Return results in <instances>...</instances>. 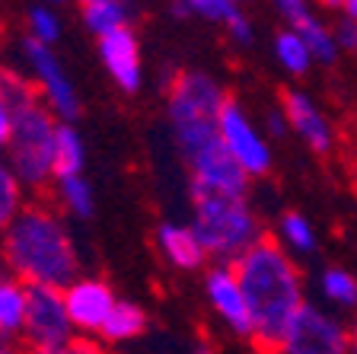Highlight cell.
<instances>
[{"label":"cell","mask_w":357,"mask_h":354,"mask_svg":"<svg viewBox=\"0 0 357 354\" xmlns=\"http://www.w3.org/2000/svg\"><path fill=\"white\" fill-rule=\"evenodd\" d=\"M233 272H236L245 307H249L255 351L278 354L290 323L306 307L303 274H300L297 258L278 239L265 236L233 262Z\"/></svg>","instance_id":"obj_1"},{"label":"cell","mask_w":357,"mask_h":354,"mask_svg":"<svg viewBox=\"0 0 357 354\" xmlns=\"http://www.w3.org/2000/svg\"><path fill=\"white\" fill-rule=\"evenodd\" d=\"M0 265L26 288L64 290L80 278V252L61 214L45 201H29L0 236Z\"/></svg>","instance_id":"obj_2"},{"label":"cell","mask_w":357,"mask_h":354,"mask_svg":"<svg viewBox=\"0 0 357 354\" xmlns=\"http://www.w3.org/2000/svg\"><path fill=\"white\" fill-rule=\"evenodd\" d=\"M230 93L208 71H178L166 87V118L178 154L192 160L217 140V121Z\"/></svg>","instance_id":"obj_3"},{"label":"cell","mask_w":357,"mask_h":354,"mask_svg":"<svg viewBox=\"0 0 357 354\" xmlns=\"http://www.w3.org/2000/svg\"><path fill=\"white\" fill-rule=\"evenodd\" d=\"M192 230L214 265H233L259 239H265L249 198L227 195H192Z\"/></svg>","instance_id":"obj_4"},{"label":"cell","mask_w":357,"mask_h":354,"mask_svg":"<svg viewBox=\"0 0 357 354\" xmlns=\"http://www.w3.org/2000/svg\"><path fill=\"white\" fill-rule=\"evenodd\" d=\"M58 125L61 121L42 99H32L13 112V131L3 150V163L13 170L26 192H48L54 185Z\"/></svg>","instance_id":"obj_5"},{"label":"cell","mask_w":357,"mask_h":354,"mask_svg":"<svg viewBox=\"0 0 357 354\" xmlns=\"http://www.w3.org/2000/svg\"><path fill=\"white\" fill-rule=\"evenodd\" d=\"M217 138L227 147V154L239 163V170L249 179H259L271 172V163H275V154H271V140L265 138L255 118L245 112V105L239 99H227L220 112V121H217Z\"/></svg>","instance_id":"obj_6"},{"label":"cell","mask_w":357,"mask_h":354,"mask_svg":"<svg viewBox=\"0 0 357 354\" xmlns=\"http://www.w3.org/2000/svg\"><path fill=\"white\" fill-rule=\"evenodd\" d=\"M22 58H26L29 80L36 87L38 99L54 112L58 121L74 125L77 115H80V96H77V87L70 83V77H67L61 58L54 54V48H45V45H36L26 38L22 42Z\"/></svg>","instance_id":"obj_7"},{"label":"cell","mask_w":357,"mask_h":354,"mask_svg":"<svg viewBox=\"0 0 357 354\" xmlns=\"http://www.w3.org/2000/svg\"><path fill=\"white\" fill-rule=\"evenodd\" d=\"M278 354H351V329L328 310L306 300Z\"/></svg>","instance_id":"obj_8"},{"label":"cell","mask_w":357,"mask_h":354,"mask_svg":"<svg viewBox=\"0 0 357 354\" xmlns=\"http://www.w3.org/2000/svg\"><path fill=\"white\" fill-rule=\"evenodd\" d=\"M77 332L70 325L64 307V290L54 288H29V313H26V332L22 348L26 351H48L74 341Z\"/></svg>","instance_id":"obj_9"},{"label":"cell","mask_w":357,"mask_h":354,"mask_svg":"<svg viewBox=\"0 0 357 354\" xmlns=\"http://www.w3.org/2000/svg\"><path fill=\"white\" fill-rule=\"evenodd\" d=\"M188 163V192L192 195H227V198H245L252 179L239 170V163L227 154L220 138L211 147L198 150Z\"/></svg>","instance_id":"obj_10"},{"label":"cell","mask_w":357,"mask_h":354,"mask_svg":"<svg viewBox=\"0 0 357 354\" xmlns=\"http://www.w3.org/2000/svg\"><path fill=\"white\" fill-rule=\"evenodd\" d=\"M115 303L119 297L102 278H77L74 284L64 288V307L77 339H99Z\"/></svg>","instance_id":"obj_11"},{"label":"cell","mask_w":357,"mask_h":354,"mask_svg":"<svg viewBox=\"0 0 357 354\" xmlns=\"http://www.w3.org/2000/svg\"><path fill=\"white\" fill-rule=\"evenodd\" d=\"M204 297H208L211 310L220 316V323L230 329L233 335L252 341V319H249V307H245L239 278L233 265H208L204 268Z\"/></svg>","instance_id":"obj_12"},{"label":"cell","mask_w":357,"mask_h":354,"mask_svg":"<svg viewBox=\"0 0 357 354\" xmlns=\"http://www.w3.org/2000/svg\"><path fill=\"white\" fill-rule=\"evenodd\" d=\"M99 45V61L102 67L109 71L112 83L134 96L144 83V64H141V42H137V32L128 26V29H119L112 36H102L96 38Z\"/></svg>","instance_id":"obj_13"},{"label":"cell","mask_w":357,"mask_h":354,"mask_svg":"<svg viewBox=\"0 0 357 354\" xmlns=\"http://www.w3.org/2000/svg\"><path fill=\"white\" fill-rule=\"evenodd\" d=\"M278 16L287 22L290 32H297L303 45L310 48L316 64H335L338 61V45L332 38V26L322 20L306 0H278Z\"/></svg>","instance_id":"obj_14"},{"label":"cell","mask_w":357,"mask_h":354,"mask_svg":"<svg viewBox=\"0 0 357 354\" xmlns=\"http://www.w3.org/2000/svg\"><path fill=\"white\" fill-rule=\"evenodd\" d=\"M281 109L287 118L290 131L303 140L312 154H328L335 144L332 121L326 118V112L312 103V96H306L303 89H287L281 96Z\"/></svg>","instance_id":"obj_15"},{"label":"cell","mask_w":357,"mask_h":354,"mask_svg":"<svg viewBox=\"0 0 357 354\" xmlns=\"http://www.w3.org/2000/svg\"><path fill=\"white\" fill-rule=\"evenodd\" d=\"M156 239V252L169 262L176 272H201L208 268V252L198 243L192 223H160L153 233Z\"/></svg>","instance_id":"obj_16"},{"label":"cell","mask_w":357,"mask_h":354,"mask_svg":"<svg viewBox=\"0 0 357 354\" xmlns=\"http://www.w3.org/2000/svg\"><path fill=\"white\" fill-rule=\"evenodd\" d=\"M134 16H137V7L134 3H121V0H83L80 3V22L96 38L128 29L134 22Z\"/></svg>","instance_id":"obj_17"},{"label":"cell","mask_w":357,"mask_h":354,"mask_svg":"<svg viewBox=\"0 0 357 354\" xmlns=\"http://www.w3.org/2000/svg\"><path fill=\"white\" fill-rule=\"evenodd\" d=\"M26 313H29V288L16 278H3L0 284V341L20 345L26 332Z\"/></svg>","instance_id":"obj_18"},{"label":"cell","mask_w":357,"mask_h":354,"mask_svg":"<svg viewBox=\"0 0 357 354\" xmlns=\"http://www.w3.org/2000/svg\"><path fill=\"white\" fill-rule=\"evenodd\" d=\"M144 332H147V313H144L134 300H121L119 297V303H115L109 323H105L102 332H99V341L125 345V341L137 339V335H144Z\"/></svg>","instance_id":"obj_19"},{"label":"cell","mask_w":357,"mask_h":354,"mask_svg":"<svg viewBox=\"0 0 357 354\" xmlns=\"http://www.w3.org/2000/svg\"><path fill=\"white\" fill-rule=\"evenodd\" d=\"M86 166V144L83 134L77 131V125H58V144H54V182L58 179H70V176H83Z\"/></svg>","instance_id":"obj_20"},{"label":"cell","mask_w":357,"mask_h":354,"mask_svg":"<svg viewBox=\"0 0 357 354\" xmlns=\"http://www.w3.org/2000/svg\"><path fill=\"white\" fill-rule=\"evenodd\" d=\"M319 294L328 307L342 313H354L357 316V278L348 268L328 265L319 272Z\"/></svg>","instance_id":"obj_21"},{"label":"cell","mask_w":357,"mask_h":354,"mask_svg":"<svg viewBox=\"0 0 357 354\" xmlns=\"http://www.w3.org/2000/svg\"><path fill=\"white\" fill-rule=\"evenodd\" d=\"M278 243L290 252V256H312L319 239H316V227L297 211H287L278 221Z\"/></svg>","instance_id":"obj_22"},{"label":"cell","mask_w":357,"mask_h":354,"mask_svg":"<svg viewBox=\"0 0 357 354\" xmlns=\"http://www.w3.org/2000/svg\"><path fill=\"white\" fill-rule=\"evenodd\" d=\"M54 195H58L61 207L77 221H89L96 211V195L86 176H70V179H58L54 182Z\"/></svg>","instance_id":"obj_23"},{"label":"cell","mask_w":357,"mask_h":354,"mask_svg":"<svg viewBox=\"0 0 357 354\" xmlns=\"http://www.w3.org/2000/svg\"><path fill=\"white\" fill-rule=\"evenodd\" d=\"M275 61L287 71L290 77H303L306 71L316 64L312 54H310V48L303 45V38H300L297 32H290L287 26L275 36Z\"/></svg>","instance_id":"obj_24"},{"label":"cell","mask_w":357,"mask_h":354,"mask_svg":"<svg viewBox=\"0 0 357 354\" xmlns=\"http://www.w3.org/2000/svg\"><path fill=\"white\" fill-rule=\"evenodd\" d=\"M61 32H64V22H61V13L54 7L36 3V7L26 10V38L29 42L54 48L61 42Z\"/></svg>","instance_id":"obj_25"},{"label":"cell","mask_w":357,"mask_h":354,"mask_svg":"<svg viewBox=\"0 0 357 354\" xmlns=\"http://www.w3.org/2000/svg\"><path fill=\"white\" fill-rule=\"evenodd\" d=\"M29 205L22 182L13 176L7 163H0V236L13 227V221L22 214V207Z\"/></svg>","instance_id":"obj_26"},{"label":"cell","mask_w":357,"mask_h":354,"mask_svg":"<svg viewBox=\"0 0 357 354\" xmlns=\"http://www.w3.org/2000/svg\"><path fill=\"white\" fill-rule=\"evenodd\" d=\"M0 99L16 112L20 105L38 99V93H36V87H32V80L26 74H20V71H13V67H0Z\"/></svg>","instance_id":"obj_27"},{"label":"cell","mask_w":357,"mask_h":354,"mask_svg":"<svg viewBox=\"0 0 357 354\" xmlns=\"http://www.w3.org/2000/svg\"><path fill=\"white\" fill-rule=\"evenodd\" d=\"M188 13H192V20H204V22H211V26L227 29V26L243 13V7L233 3V0H188Z\"/></svg>","instance_id":"obj_28"},{"label":"cell","mask_w":357,"mask_h":354,"mask_svg":"<svg viewBox=\"0 0 357 354\" xmlns=\"http://www.w3.org/2000/svg\"><path fill=\"white\" fill-rule=\"evenodd\" d=\"M332 38H335V45H338V52L354 54L357 52V22L338 16V20L332 22Z\"/></svg>","instance_id":"obj_29"},{"label":"cell","mask_w":357,"mask_h":354,"mask_svg":"<svg viewBox=\"0 0 357 354\" xmlns=\"http://www.w3.org/2000/svg\"><path fill=\"white\" fill-rule=\"evenodd\" d=\"M26 354H109L102 348V341L96 339H74L61 348H48V351H26Z\"/></svg>","instance_id":"obj_30"},{"label":"cell","mask_w":357,"mask_h":354,"mask_svg":"<svg viewBox=\"0 0 357 354\" xmlns=\"http://www.w3.org/2000/svg\"><path fill=\"white\" fill-rule=\"evenodd\" d=\"M223 32H227V36H230V42L239 45V48H249V45L255 42V26H252V20H249L245 13H239Z\"/></svg>","instance_id":"obj_31"},{"label":"cell","mask_w":357,"mask_h":354,"mask_svg":"<svg viewBox=\"0 0 357 354\" xmlns=\"http://www.w3.org/2000/svg\"><path fill=\"white\" fill-rule=\"evenodd\" d=\"M265 138H284V134L290 131V125H287V118H284V109L281 105H275V109H268L265 112Z\"/></svg>","instance_id":"obj_32"},{"label":"cell","mask_w":357,"mask_h":354,"mask_svg":"<svg viewBox=\"0 0 357 354\" xmlns=\"http://www.w3.org/2000/svg\"><path fill=\"white\" fill-rule=\"evenodd\" d=\"M10 131H13V109L0 99V154H3L10 144Z\"/></svg>","instance_id":"obj_33"},{"label":"cell","mask_w":357,"mask_h":354,"mask_svg":"<svg viewBox=\"0 0 357 354\" xmlns=\"http://www.w3.org/2000/svg\"><path fill=\"white\" fill-rule=\"evenodd\" d=\"M332 10H338V16H344V20L357 22V0H338V3H332Z\"/></svg>","instance_id":"obj_34"},{"label":"cell","mask_w":357,"mask_h":354,"mask_svg":"<svg viewBox=\"0 0 357 354\" xmlns=\"http://www.w3.org/2000/svg\"><path fill=\"white\" fill-rule=\"evenodd\" d=\"M0 354H26L22 345H10V341H0Z\"/></svg>","instance_id":"obj_35"},{"label":"cell","mask_w":357,"mask_h":354,"mask_svg":"<svg viewBox=\"0 0 357 354\" xmlns=\"http://www.w3.org/2000/svg\"><path fill=\"white\" fill-rule=\"evenodd\" d=\"M195 354H217V348H214V345H211V341H208V339H201V341H198V345H195Z\"/></svg>","instance_id":"obj_36"},{"label":"cell","mask_w":357,"mask_h":354,"mask_svg":"<svg viewBox=\"0 0 357 354\" xmlns=\"http://www.w3.org/2000/svg\"><path fill=\"white\" fill-rule=\"evenodd\" d=\"M351 354H357V316L351 323Z\"/></svg>","instance_id":"obj_37"},{"label":"cell","mask_w":357,"mask_h":354,"mask_svg":"<svg viewBox=\"0 0 357 354\" xmlns=\"http://www.w3.org/2000/svg\"><path fill=\"white\" fill-rule=\"evenodd\" d=\"M3 278H7V272H3V265H0V284H3Z\"/></svg>","instance_id":"obj_38"},{"label":"cell","mask_w":357,"mask_h":354,"mask_svg":"<svg viewBox=\"0 0 357 354\" xmlns=\"http://www.w3.org/2000/svg\"><path fill=\"white\" fill-rule=\"evenodd\" d=\"M0 163H3V154H0Z\"/></svg>","instance_id":"obj_39"}]
</instances>
